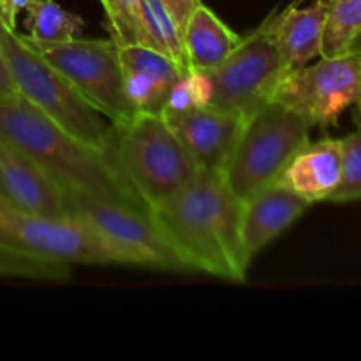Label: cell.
<instances>
[{
  "label": "cell",
  "mask_w": 361,
  "mask_h": 361,
  "mask_svg": "<svg viewBox=\"0 0 361 361\" xmlns=\"http://www.w3.org/2000/svg\"><path fill=\"white\" fill-rule=\"evenodd\" d=\"M150 217L192 271L245 282L250 259L242 240V201L221 171H201L171 197L150 208Z\"/></svg>",
  "instance_id": "6da1fadb"
},
{
  "label": "cell",
  "mask_w": 361,
  "mask_h": 361,
  "mask_svg": "<svg viewBox=\"0 0 361 361\" xmlns=\"http://www.w3.org/2000/svg\"><path fill=\"white\" fill-rule=\"evenodd\" d=\"M0 137L27 155L66 194L83 190L148 212L108 154L67 133L18 92H0Z\"/></svg>",
  "instance_id": "7a4b0ae2"
},
{
  "label": "cell",
  "mask_w": 361,
  "mask_h": 361,
  "mask_svg": "<svg viewBox=\"0 0 361 361\" xmlns=\"http://www.w3.org/2000/svg\"><path fill=\"white\" fill-rule=\"evenodd\" d=\"M108 155L148 212L203 171L161 113H136L113 126Z\"/></svg>",
  "instance_id": "3957f363"
},
{
  "label": "cell",
  "mask_w": 361,
  "mask_h": 361,
  "mask_svg": "<svg viewBox=\"0 0 361 361\" xmlns=\"http://www.w3.org/2000/svg\"><path fill=\"white\" fill-rule=\"evenodd\" d=\"M0 48L18 94L62 126L67 133L108 154L113 123L92 108L73 85L46 62L14 28L0 21Z\"/></svg>",
  "instance_id": "277c9868"
},
{
  "label": "cell",
  "mask_w": 361,
  "mask_h": 361,
  "mask_svg": "<svg viewBox=\"0 0 361 361\" xmlns=\"http://www.w3.org/2000/svg\"><path fill=\"white\" fill-rule=\"evenodd\" d=\"M312 126L298 113L270 102L247 120L243 133L222 169L240 201L277 182L293 155L310 141Z\"/></svg>",
  "instance_id": "5b68a950"
},
{
  "label": "cell",
  "mask_w": 361,
  "mask_h": 361,
  "mask_svg": "<svg viewBox=\"0 0 361 361\" xmlns=\"http://www.w3.org/2000/svg\"><path fill=\"white\" fill-rule=\"evenodd\" d=\"M0 242L66 264L133 267L129 257L87 221L25 212L0 196Z\"/></svg>",
  "instance_id": "8992f818"
},
{
  "label": "cell",
  "mask_w": 361,
  "mask_h": 361,
  "mask_svg": "<svg viewBox=\"0 0 361 361\" xmlns=\"http://www.w3.org/2000/svg\"><path fill=\"white\" fill-rule=\"evenodd\" d=\"M23 37L109 123L122 126L136 115L123 92L118 44L111 37H73L59 42Z\"/></svg>",
  "instance_id": "52a82bcc"
},
{
  "label": "cell",
  "mask_w": 361,
  "mask_h": 361,
  "mask_svg": "<svg viewBox=\"0 0 361 361\" xmlns=\"http://www.w3.org/2000/svg\"><path fill=\"white\" fill-rule=\"evenodd\" d=\"M67 203L71 214L97 229L109 243L129 257L133 267L192 271L147 210L83 190L67 192Z\"/></svg>",
  "instance_id": "ba28073f"
},
{
  "label": "cell",
  "mask_w": 361,
  "mask_h": 361,
  "mask_svg": "<svg viewBox=\"0 0 361 361\" xmlns=\"http://www.w3.org/2000/svg\"><path fill=\"white\" fill-rule=\"evenodd\" d=\"M288 71L270 32L261 23L252 34L242 37L238 48L221 66L204 71L212 85L210 104L249 120L270 104Z\"/></svg>",
  "instance_id": "9c48e42d"
},
{
  "label": "cell",
  "mask_w": 361,
  "mask_h": 361,
  "mask_svg": "<svg viewBox=\"0 0 361 361\" xmlns=\"http://www.w3.org/2000/svg\"><path fill=\"white\" fill-rule=\"evenodd\" d=\"M361 94V59L345 53L314 66L289 69L279 83L271 102L298 113L312 127L328 130L337 126Z\"/></svg>",
  "instance_id": "30bf717a"
},
{
  "label": "cell",
  "mask_w": 361,
  "mask_h": 361,
  "mask_svg": "<svg viewBox=\"0 0 361 361\" xmlns=\"http://www.w3.org/2000/svg\"><path fill=\"white\" fill-rule=\"evenodd\" d=\"M162 116L201 169L221 173L247 123L238 113L214 104Z\"/></svg>",
  "instance_id": "8fae6325"
},
{
  "label": "cell",
  "mask_w": 361,
  "mask_h": 361,
  "mask_svg": "<svg viewBox=\"0 0 361 361\" xmlns=\"http://www.w3.org/2000/svg\"><path fill=\"white\" fill-rule=\"evenodd\" d=\"M0 196L25 212L49 217L71 215L67 194L27 155L0 137Z\"/></svg>",
  "instance_id": "7c38bea8"
},
{
  "label": "cell",
  "mask_w": 361,
  "mask_h": 361,
  "mask_svg": "<svg viewBox=\"0 0 361 361\" xmlns=\"http://www.w3.org/2000/svg\"><path fill=\"white\" fill-rule=\"evenodd\" d=\"M123 92L134 113H161L169 90L185 69L143 44L118 46Z\"/></svg>",
  "instance_id": "4fadbf2b"
},
{
  "label": "cell",
  "mask_w": 361,
  "mask_h": 361,
  "mask_svg": "<svg viewBox=\"0 0 361 361\" xmlns=\"http://www.w3.org/2000/svg\"><path fill=\"white\" fill-rule=\"evenodd\" d=\"M310 203L274 182L242 203V240L247 256L252 261L289 226L295 224Z\"/></svg>",
  "instance_id": "5bb4252c"
},
{
  "label": "cell",
  "mask_w": 361,
  "mask_h": 361,
  "mask_svg": "<svg viewBox=\"0 0 361 361\" xmlns=\"http://www.w3.org/2000/svg\"><path fill=\"white\" fill-rule=\"evenodd\" d=\"M341 140L323 137L319 141H309L293 155L279 175L277 183L310 204L328 201L341 180Z\"/></svg>",
  "instance_id": "9a60e30c"
},
{
  "label": "cell",
  "mask_w": 361,
  "mask_h": 361,
  "mask_svg": "<svg viewBox=\"0 0 361 361\" xmlns=\"http://www.w3.org/2000/svg\"><path fill=\"white\" fill-rule=\"evenodd\" d=\"M326 11L328 0H316L307 9H298L295 4L263 21L288 69L307 66L321 56Z\"/></svg>",
  "instance_id": "2e32d148"
},
{
  "label": "cell",
  "mask_w": 361,
  "mask_h": 361,
  "mask_svg": "<svg viewBox=\"0 0 361 361\" xmlns=\"http://www.w3.org/2000/svg\"><path fill=\"white\" fill-rule=\"evenodd\" d=\"M242 42V35L228 27L207 6H197L183 27L189 67L197 71H212L221 66Z\"/></svg>",
  "instance_id": "e0dca14e"
},
{
  "label": "cell",
  "mask_w": 361,
  "mask_h": 361,
  "mask_svg": "<svg viewBox=\"0 0 361 361\" xmlns=\"http://www.w3.org/2000/svg\"><path fill=\"white\" fill-rule=\"evenodd\" d=\"M140 44L162 53L182 69L189 67L183 32L162 0H141Z\"/></svg>",
  "instance_id": "ac0fdd59"
},
{
  "label": "cell",
  "mask_w": 361,
  "mask_h": 361,
  "mask_svg": "<svg viewBox=\"0 0 361 361\" xmlns=\"http://www.w3.org/2000/svg\"><path fill=\"white\" fill-rule=\"evenodd\" d=\"M25 27L28 37L42 42H59L78 37L83 20L76 13L63 9L55 0H27Z\"/></svg>",
  "instance_id": "d6986e66"
},
{
  "label": "cell",
  "mask_w": 361,
  "mask_h": 361,
  "mask_svg": "<svg viewBox=\"0 0 361 361\" xmlns=\"http://www.w3.org/2000/svg\"><path fill=\"white\" fill-rule=\"evenodd\" d=\"M361 32V0H328L321 56L335 59L348 53Z\"/></svg>",
  "instance_id": "ffe728a7"
},
{
  "label": "cell",
  "mask_w": 361,
  "mask_h": 361,
  "mask_svg": "<svg viewBox=\"0 0 361 361\" xmlns=\"http://www.w3.org/2000/svg\"><path fill=\"white\" fill-rule=\"evenodd\" d=\"M0 277L66 282L71 279V264L48 259L0 242Z\"/></svg>",
  "instance_id": "44dd1931"
},
{
  "label": "cell",
  "mask_w": 361,
  "mask_h": 361,
  "mask_svg": "<svg viewBox=\"0 0 361 361\" xmlns=\"http://www.w3.org/2000/svg\"><path fill=\"white\" fill-rule=\"evenodd\" d=\"M212 85L204 71L187 67L169 90L161 115H178L210 104Z\"/></svg>",
  "instance_id": "7402d4cb"
},
{
  "label": "cell",
  "mask_w": 361,
  "mask_h": 361,
  "mask_svg": "<svg viewBox=\"0 0 361 361\" xmlns=\"http://www.w3.org/2000/svg\"><path fill=\"white\" fill-rule=\"evenodd\" d=\"M342 166L341 180L328 201L349 203L361 200V118L358 129L341 140Z\"/></svg>",
  "instance_id": "603a6c76"
},
{
  "label": "cell",
  "mask_w": 361,
  "mask_h": 361,
  "mask_svg": "<svg viewBox=\"0 0 361 361\" xmlns=\"http://www.w3.org/2000/svg\"><path fill=\"white\" fill-rule=\"evenodd\" d=\"M109 37L118 46L140 44L141 0H101Z\"/></svg>",
  "instance_id": "cb8c5ba5"
},
{
  "label": "cell",
  "mask_w": 361,
  "mask_h": 361,
  "mask_svg": "<svg viewBox=\"0 0 361 361\" xmlns=\"http://www.w3.org/2000/svg\"><path fill=\"white\" fill-rule=\"evenodd\" d=\"M162 2H164L166 7L171 11V14L175 16L176 23L180 25L182 32H183V27H185L187 20L190 18V14L196 11L197 6L203 4L201 0H162Z\"/></svg>",
  "instance_id": "d4e9b609"
},
{
  "label": "cell",
  "mask_w": 361,
  "mask_h": 361,
  "mask_svg": "<svg viewBox=\"0 0 361 361\" xmlns=\"http://www.w3.org/2000/svg\"><path fill=\"white\" fill-rule=\"evenodd\" d=\"M27 0H0V21L16 30V14L23 9Z\"/></svg>",
  "instance_id": "484cf974"
},
{
  "label": "cell",
  "mask_w": 361,
  "mask_h": 361,
  "mask_svg": "<svg viewBox=\"0 0 361 361\" xmlns=\"http://www.w3.org/2000/svg\"><path fill=\"white\" fill-rule=\"evenodd\" d=\"M0 92H16L9 69H7L6 59H4L2 48H0Z\"/></svg>",
  "instance_id": "4316f807"
},
{
  "label": "cell",
  "mask_w": 361,
  "mask_h": 361,
  "mask_svg": "<svg viewBox=\"0 0 361 361\" xmlns=\"http://www.w3.org/2000/svg\"><path fill=\"white\" fill-rule=\"evenodd\" d=\"M348 53H351V55L360 56V59H361V32H360L358 35H356L355 41L351 42V46H349Z\"/></svg>",
  "instance_id": "83f0119b"
},
{
  "label": "cell",
  "mask_w": 361,
  "mask_h": 361,
  "mask_svg": "<svg viewBox=\"0 0 361 361\" xmlns=\"http://www.w3.org/2000/svg\"><path fill=\"white\" fill-rule=\"evenodd\" d=\"M356 104H358V111H360V118H361V94H360L358 101H356Z\"/></svg>",
  "instance_id": "f1b7e54d"
},
{
  "label": "cell",
  "mask_w": 361,
  "mask_h": 361,
  "mask_svg": "<svg viewBox=\"0 0 361 361\" xmlns=\"http://www.w3.org/2000/svg\"><path fill=\"white\" fill-rule=\"evenodd\" d=\"M300 2H303V0H295V4H300Z\"/></svg>",
  "instance_id": "f546056e"
}]
</instances>
